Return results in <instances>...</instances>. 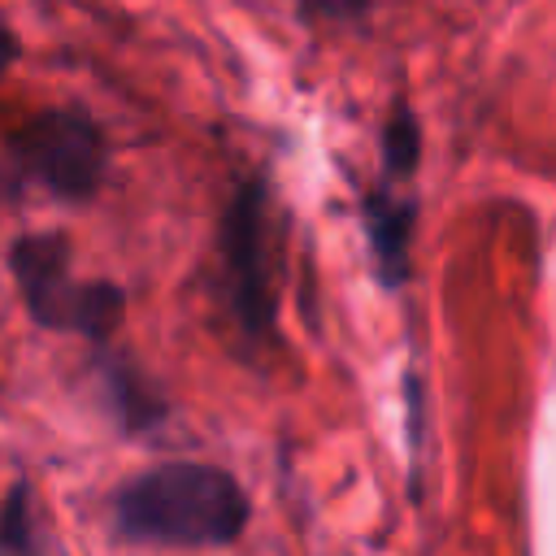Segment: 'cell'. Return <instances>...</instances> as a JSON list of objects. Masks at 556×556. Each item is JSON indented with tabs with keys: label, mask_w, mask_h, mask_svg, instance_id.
Here are the masks:
<instances>
[{
	"label": "cell",
	"mask_w": 556,
	"mask_h": 556,
	"mask_svg": "<svg viewBox=\"0 0 556 556\" xmlns=\"http://www.w3.org/2000/svg\"><path fill=\"white\" fill-rule=\"evenodd\" d=\"M361 222H365L369 256H374V269L382 278V287H404V278H408V239H413V204L378 187V191L365 195Z\"/></svg>",
	"instance_id": "5b68a950"
},
{
	"label": "cell",
	"mask_w": 556,
	"mask_h": 556,
	"mask_svg": "<svg viewBox=\"0 0 556 556\" xmlns=\"http://www.w3.org/2000/svg\"><path fill=\"white\" fill-rule=\"evenodd\" d=\"M417 152H421V143H417V117H413L408 104H395V113H391V122H387V130H382V161H387V174H391V178H408L413 165H417Z\"/></svg>",
	"instance_id": "52a82bcc"
},
{
	"label": "cell",
	"mask_w": 556,
	"mask_h": 556,
	"mask_svg": "<svg viewBox=\"0 0 556 556\" xmlns=\"http://www.w3.org/2000/svg\"><path fill=\"white\" fill-rule=\"evenodd\" d=\"M104 391H109V400H113V413H117V421H122V430H130V434H139V430H148V426H156L161 421V395L148 387V378H139L130 365H122V361H109L104 365Z\"/></svg>",
	"instance_id": "8992f818"
},
{
	"label": "cell",
	"mask_w": 556,
	"mask_h": 556,
	"mask_svg": "<svg viewBox=\"0 0 556 556\" xmlns=\"http://www.w3.org/2000/svg\"><path fill=\"white\" fill-rule=\"evenodd\" d=\"M39 539L30 530V486L17 482L0 513V552H35Z\"/></svg>",
	"instance_id": "ba28073f"
},
{
	"label": "cell",
	"mask_w": 556,
	"mask_h": 556,
	"mask_svg": "<svg viewBox=\"0 0 556 556\" xmlns=\"http://www.w3.org/2000/svg\"><path fill=\"white\" fill-rule=\"evenodd\" d=\"M104 135L78 109H48L30 117L9 139V165L17 182H35L65 204H83L96 195L104 178Z\"/></svg>",
	"instance_id": "3957f363"
},
{
	"label": "cell",
	"mask_w": 556,
	"mask_h": 556,
	"mask_svg": "<svg viewBox=\"0 0 556 556\" xmlns=\"http://www.w3.org/2000/svg\"><path fill=\"white\" fill-rule=\"evenodd\" d=\"M222 269L226 300L235 321L265 339L274 334V269H269V235H265V187L256 178L239 182L222 208Z\"/></svg>",
	"instance_id": "277c9868"
},
{
	"label": "cell",
	"mask_w": 556,
	"mask_h": 556,
	"mask_svg": "<svg viewBox=\"0 0 556 556\" xmlns=\"http://www.w3.org/2000/svg\"><path fill=\"white\" fill-rule=\"evenodd\" d=\"M9 269L13 282L22 291L26 313L61 334H83L91 343H104L117 326H122V308H126V291L109 278H74L70 265V248L61 235L35 230L13 239L9 248Z\"/></svg>",
	"instance_id": "7a4b0ae2"
},
{
	"label": "cell",
	"mask_w": 556,
	"mask_h": 556,
	"mask_svg": "<svg viewBox=\"0 0 556 556\" xmlns=\"http://www.w3.org/2000/svg\"><path fill=\"white\" fill-rule=\"evenodd\" d=\"M17 61V39H13V30H9V22L0 17V78H4V70Z\"/></svg>",
	"instance_id": "9c48e42d"
},
{
	"label": "cell",
	"mask_w": 556,
	"mask_h": 556,
	"mask_svg": "<svg viewBox=\"0 0 556 556\" xmlns=\"http://www.w3.org/2000/svg\"><path fill=\"white\" fill-rule=\"evenodd\" d=\"M113 526L143 547H226L248 526V495L217 465L165 460L113 495Z\"/></svg>",
	"instance_id": "6da1fadb"
}]
</instances>
